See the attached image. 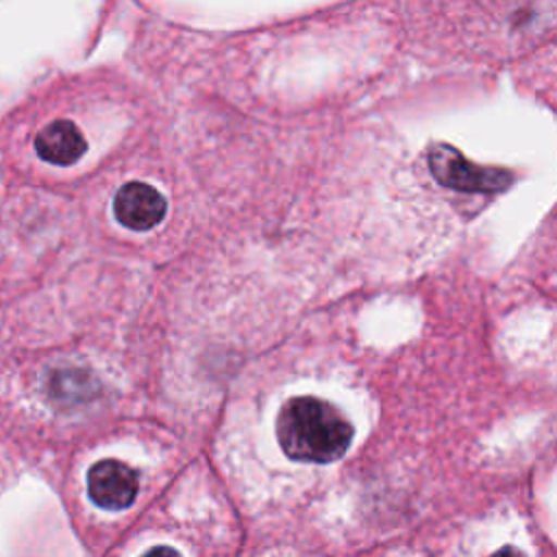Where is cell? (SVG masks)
<instances>
[{
    "mask_svg": "<svg viewBox=\"0 0 557 557\" xmlns=\"http://www.w3.org/2000/svg\"><path fill=\"white\" fill-rule=\"evenodd\" d=\"M276 437L285 455L294 461L331 463L348 450L352 424L335 405L315 396H298L281 409Z\"/></svg>",
    "mask_w": 557,
    "mask_h": 557,
    "instance_id": "cell-1",
    "label": "cell"
},
{
    "mask_svg": "<svg viewBox=\"0 0 557 557\" xmlns=\"http://www.w3.org/2000/svg\"><path fill=\"white\" fill-rule=\"evenodd\" d=\"M431 170L440 183L459 191H498L509 183L507 172L485 170L468 163L453 148L437 146L431 154Z\"/></svg>",
    "mask_w": 557,
    "mask_h": 557,
    "instance_id": "cell-2",
    "label": "cell"
},
{
    "mask_svg": "<svg viewBox=\"0 0 557 557\" xmlns=\"http://www.w3.org/2000/svg\"><path fill=\"white\" fill-rule=\"evenodd\" d=\"M137 490L139 481L135 470L122 461L102 459L89 470L87 492L102 509H126L135 500Z\"/></svg>",
    "mask_w": 557,
    "mask_h": 557,
    "instance_id": "cell-3",
    "label": "cell"
},
{
    "mask_svg": "<svg viewBox=\"0 0 557 557\" xmlns=\"http://www.w3.org/2000/svg\"><path fill=\"white\" fill-rule=\"evenodd\" d=\"M113 213L120 224L133 231H148L165 215V198L148 183L133 181L117 189Z\"/></svg>",
    "mask_w": 557,
    "mask_h": 557,
    "instance_id": "cell-4",
    "label": "cell"
},
{
    "mask_svg": "<svg viewBox=\"0 0 557 557\" xmlns=\"http://www.w3.org/2000/svg\"><path fill=\"white\" fill-rule=\"evenodd\" d=\"M37 154L52 165H70L87 150L81 128L70 120H54L46 124L35 139Z\"/></svg>",
    "mask_w": 557,
    "mask_h": 557,
    "instance_id": "cell-5",
    "label": "cell"
},
{
    "mask_svg": "<svg viewBox=\"0 0 557 557\" xmlns=\"http://www.w3.org/2000/svg\"><path fill=\"white\" fill-rule=\"evenodd\" d=\"M141 557H181L174 548H165V546H157V548H152V550H148L146 555H141Z\"/></svg>",
    "mask_w": 557,
    "mask_h": 557,
    "instance_id": "cell-6",
    "label": "cell"
},
{
    "mask_svg": "<svg viewBox=\"0 0 557 557\" xmlns=\"http://www.w3.org/2000/svg\"><path fill=\"white\" fill-rule=\"evenodd\" d=\"M492 557H524V555L518 548H513V546H505V548L496 550Z\"/></svg>",
    "mask_w": 557,
    "mask_h": 557,
    "instance_id": "cell-7",
    "label": "cell"
}]
</instances>
